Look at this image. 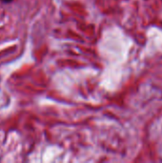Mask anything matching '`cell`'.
<instances>
[{
  "label": "cell",
  "instance_id": "cell-1",
  "mask_svg": "<svg viewBox=\"0 0 162 163\" xmlns=\"http://www.w3.org/2000/svg\"><path fill=\"white\" fill-rule=\"evenodd\" d=\"M1 1L3 2V3H11L12 0H1Z\"/></svg>",
  "mask_w": 162,
  "mask_h": 163
}]
</instances>
